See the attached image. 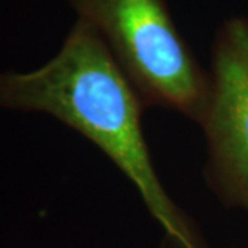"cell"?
I'll use <instances>...</instances> for the list:
<instances>
[{
  "label": "cell",
  "mask_w": 248,
  "mask_h": 248,
  "mask_svg": "<svg viewBox=\"0 0 248 248\" xmlns=\"http://www.w3.org/2000/svg\"><path fill=\"white\" fill-rule=\"evenodd\" d=\"M0 107L47 113L99 148L135 185L160 223L161 248H210L156 174L142 131L143 101L87 24L78 19L43 66L0 72Z\"/></svg>",
  "instance_id": "cell-1"
},
{
  "label": "cell",
  "mask_w": 248,
  "mask_h": 248,
  "mask_svg": "<svg viewBox=\"0 0 248 248\" xmlns=\"http://www.w3.org/2000/svg\"><path fill=\"white\" fill-rule=\"evenodd\" d=\"M104 40L145 107L171 109L199 124L210 75L171 17L167 0H65Z\"/></svg>",
  "instance_id": "cell-2"
},
{
  "label": "cell",
  "mask_w": 248,
  "mask_h": 248,
  "mask_svg": "<svg viewBox=\"0 0 248 248\" xmlns=\"http://www.w3.org/2000/svg\"><path fill=\"white\" fill-rule=\"evenodd\" d=\"M204 177L225 207L248 211V18H226L211 45Z\"/></svg>",
  "instance_id": "cell-3"
}]
</instances>
